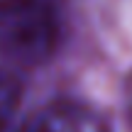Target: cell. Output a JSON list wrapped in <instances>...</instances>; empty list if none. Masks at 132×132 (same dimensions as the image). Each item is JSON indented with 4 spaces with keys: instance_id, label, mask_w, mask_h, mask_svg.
I'll return each instance as SVG.
<instances>
[{
    "instance_id": "obj_1",
    "label": "cell",
    "mask_w": 132,
    "mask_h": 132,
    "mask_svg": "<svg viewBox=\"0 0 132 132\" xmlns=\"http://www.w3.org/2000/svg\"><path fill=\"white\" fill-rule=\"evenodd\" d=\"M59 20L47 0H0V56L15 66H37L54 54Z\"/></svg>"
},
{
    "instance_id": "obj_2",
    "label": "cell",
    "mask_w": 132,
    "mask_h": 132,
    "mask_svg": "<svg viewBox=\"0 0 132 132\" xmlns=\"http://www.w3.org/2000/svg\"><path fill=\"white\" fill-rule=\"evenodd\" d=\"M20 132H105V125L78 103H52L37 118L24 122Z\"/></svg>"
},
{
    "instance_id": "obj_3",
    "label": "cell",
    "mask_w": 132,
    "mask_h": 132,
    "mask_svg": "<svg viewBox=\"0 0 132 132\" xmlns=\"http://www.w3.org/2000/svg\"><path fill=\"white\" fill-rule=\"evenodd\" d=\"M22 100V90L15 76L0 73V132H20L17 110Z\"/></svg>"
},
{
    "instance_id": "obj_4",
    "label": "cell",
    "mask_w": 132,
    "mask_h": 132,
    "mask_svg": "<svg viewBox=\"0 0 132 132\" xmlns=\"http://www.w3.org/2000/svg\"><path fill=\"white\" fill-rule=\"evenodd\" d=\"M127 110H130V120H132V78L127 83Z\"/></svg>"
}]
</instances>
